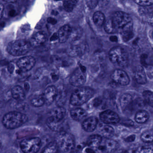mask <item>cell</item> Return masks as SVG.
Returning a JSON list of instances; mask_svg holds the SVG:
<instances>
[{
	"mask_svg": "<svg viewBox=\"0 0 153 153\" xmlns=\"http://www.w3.org/2000/svg\"><path fill=\"white\" fill-rule=\"evenodd\" d=\"M111 19L116 32L121 35L123 40L128 41L133 37V21L129 14L124 12H116Z\"/></svg>",
	"mask_w": 153,
	"mask_h": 153,
	"instance_id": "6da1fadb",
	"label": "cell"
},
{
	"mask_svg": "<svg viewBox=\"0 0 153 153\" xmlns=\"http://www.w3.org/2000/svg\"><path fill=\"white\" fill-rule=\"evenodd\" d=\"M28 117L23 113L18 111H11L6 113L2 119V124L7 129H15L19 127L28 121Z\"/></svg>",
	"mask_w": 153,
	"mask_h": 153,
	"instance_id": "7a4b0ae2",
	"label": "cell"
},
{
	"mask_svg": "<svg viewBox=\"0 0 153 153\" xmlns=\"http://www.w3.org/2000/svg\"><path fill=\"white\" fill-rule=\"evenodd\" d=\"M94 94V91L91 88L80 87L73 93L70 99V103L74 106H81L91 99Z\"/></svg>",
	"mask_w": 153,
	"mask_h": 153,
	"instance_id": "3957f363",
	"label": "cell"
},
{
	"mask_svg": "<svg viewBox=\"0 0 153 153\" xmlns=\"http://www.w3.org/2000/svg\"><path fill=\"white\" fill-rule=\"evenodd\" d=\"M31 47L30 42L24 39H18L11 41L8 44L7 51L13 56H20L28 53Z\"/></svg>",
	"mask_w": 153,
	"mask_h": 153,
	"instance_id": "277c9868",
	"label": "cell"
},
{
	"mask_svg": "<svg viewBox=\"0 0 153 153\" xmlns=\"http://www.w3.org/2000/svg\"><path fill=\"white\" fill-rule=\"evenodd\" d=\"M109 55L110 62L115 65L122 68L128 65V54L123 48L119 46L112 48L110 51Z\"/></svg>",
	"mask_w": 153,
	"mask_h": 153,
	"instance_id": "5b68a950",
	"label": "cell"
},
{
	"mask_svg": "<svg viewBox=\"0 0 153 153\" xmlns=\"http://www.w3.org/2000/svg\"><path fill=\"white\" fill-rule=\"evenodd\" d=\"M59 151L67 152L72 151L75 146L74 137L71 134L66 132H60L56 141Z\"/></svg>",
	"mask_w": 153,
	"mask_h": 153,
	"instance_id": "8992f818",
	"label": "cell"
},
{
	"mask_svg": "<svg viewBox=\"0 0 153 153\" xmlns=\"http://www.w3.org/2000/svg\"><path fill=\"white\" fill-rule=\"evenodd\" d=\"M41 146V140L37 137L25 138L20 143L21 150L23 153H37Z\"/></svg>",
	"mask_w": 153,
	"mask_h": 153,
	"instance_id": "52a82bcc",
	"label": "cell"
},
{
	"mask_svg": "<svg viewBox=\"0 0 153 153\" xmlns=\"http://www.w3.org/2000/svg\"><path fill=\"white\" fill-rule=\"evenodd\" d=\"M86 80V69L84 66H80L72 74L70 82L73 86L79 87L84 84Z\"/></svg>",
	"mask_w": 153,
	"mask_h": 153,
	"instance_id": "ba28073f",
	"label": "cell"
},
{
	"mask_svg": "<svg viewBox=\"0 0 153 153\" xmlns=\"http://www.w3.org/2000/svg\"><path fill=\"white\" fill-rule=\"evenodd\" d=\"M36 60L31 56L22 57L18 60L17 65L19 71L21 72H26L30 71L35 65Z\"/></svg>",
	"mask_w": 153,
	"mask_h": 153,
	"instance_id": "9c48e42d",
	"label": "cell"
},
{
	"mask_svg": "<svg viewBox=\"0 0 153 153\" xmlns=\"http://www.w3.org/2000/svg\"><path fill=\"white\" fill-rule=\"evenodd\" d=\"M118 147L117 142L112 139L106 138L102 139L101 143L98 148L102 153H112L117 150Z\"/></svg>",
	"mask_w": 153,
	"mask_h": 153,
	"instance_id": "30bf717a",
	"label": "cell"
},
{
	"mask_svg": "<svg viewBox=\"0 0 153 153\" xmlns=\"http://www.w3.org/2000/svg\"><path fill=\"white\" fill-rule=\"evenodd\" d=\"M111 79L116 83L122 85H127L130 82L129 76L126 73L121 70H116L112 73Z\"/></svg>",
	"mask_w": 153,
	"mask_h": 153,
	"instance_id": "8fae6325",
	"label": "cell"
},
{
	"mask_svg": "<svg viewBox=\"0 0 153 153\" xmlns=\"http://www.w3.org/2000/svg\"><path fill=\"white\" fill-rule=\"evenodd\" d=\"M101 120L106 124H116L119 122L120 118L118 115L111 110H106L100 115Z\"/></svg>",
	"mask_w": 153,
	"mask_h": 153,
	"instance_id": "7c38bea8",
	"label": "cell"
},
{
	"mask_svg": "<svg viewBox=\"0 0 153 153\" xmlns=\"http://www.w3.org/2000/svg\"><path fill=\"white\" fill-rule=\"evenodd\" d=\"M46 125L52 131L57 132H63L64 120H58L49 116L47 120Z\"/></svg>",
	"mask_w": 153,
	"mask_h": 153,
	"instance_id": "4fadbf2b",
	"label": "cell"
},
{
	"mask_svg": "<svg viewBox=\"0 0 153 153\" xmlns=\"http://www.w3.org/2000/svg\"><path fill=\"white\" fill-rule=\"evenodd\" d=\"M57 90V89L55 86L50 85L47 87L44 91L43 94L45 99V103L48 106L51 105L53 102L55 101Z\"/></svg>",
	"mask_w": 153,
	"mask_h": 153,
	"instance_id": "5bb4252c",
	"label": "cell"
},
{
	"mask_svg": "<svg viewBox=\"0 0 153 153\" xmlns=\"http://www.w3.org/2000/svg\"><path fill=\"white\" fill-rule=\"evenodd\" d=\"M72 30V28L68 25H64L60 28L57 33L58 40L60 43H64L69 39Z\"/></svg>",
	"mask_w": 153,
	"mask_h": 153,
	"instance_id": "9a60e30c",
	"label": "cell"
},
{
	"mask_svg": "<svg viewBox=\"0 0 153 153\" xmlns=\"http://www.w3.org/2000/svg\"><path fill=\"white\" fill-rule=\"evenodd\" d=\"M67 94L65 89L63 86H59L57 90L55 101L58 107H63L66 100Z\"/></svg>",
	"mask_w": 153,
	"mask_h": 153,
	"instance_id": "2e32d148",
	"label": "cell"
},
{
	"mask_svg": "<svg viewBox=\"0 0 153 153\" xmlns=\"http://www.w3.org/2000/svg\"><path fill=\"white\" fill-rule=\"evenodd\" d=\"M98 120L94 117H90L85 119L82 123V128L87 132L94 131L97 127Z\"/></svg>",
	"mask_w": 153,
	"mask_h": 153,
	"instance_id": "e0dca14e",
	"label": "cell"
},
{
	"mask_svg": "<svg viewBox=\"0 0 153 153\" xmlns=\"http://www.w3.org/2000/svg\"><path fill=\"white\" fill-rule=\"evenodd\" d=\"M46 40V36L44 32L39 31L33 35L31 38V45L34 46H39L43 45Z\"/></svg>",
	"mask_w": 153,
	"mask_h": 153,
	"instance_id": "ac0fdd59",
	"label": "cell"
},
{
	"mask_svg": "<svg viewBox=\"0 0 153 153\" xmlns=\"http://www.w3.org/2000/svg\"><path fill=\"white\" fill-rule=\"evenodd\" d=\"M70 115L73 120L77 121H80L86 117L87 112L81 108H75L70 111Z\"/></svg>",
	"mask_w": 153,
	"mask_h": 153,
	"instance_id": "d6986e66",
	"label": "cell"
},
{
	"mask_svg": "<svg viewBox=\"0 0 153 153\" xmlns=\"http://www.w3.org/2000/svg\"><path fill=\"white\" fill-rule=\"evenodd\" d=\"M11 94L13 99L18 101H22L25 99V94L23 89L19 85L13 87Z\"/></svg>",
	"mask_w": 153,
	"mask_h": 153,
	"instance_id": "ffe728a7",
	"label": "cell"
},
{
	"mask_svg": "<svg viewBox=\"0 0 153 153\" xmlns=\"http://www.w3.org/2000/svg\"><path fill=\"white\" fill-rule=\"evenodd\" d=\"M102 138L99 135L94 134L91 135L87 140L88 146L92 148H98L101 143Z\"/></svg>",
	"mask_w": 153,
	"mask_h": 153,
	"instance_id": "44dd1931",
	"label": "cell"
},
{
	"mask_svg": "<svg viewBox=\"0 0 153 153\" xmlns=\"http://www.w3.org/2000/svg\"><path fill=\"white\" fill-rule=\"evenodd\" d=\"M66 115V110L63 107H57L50 112V117L59 120H63Z\"/></svg>",
	"mask_w": 153,
	"mask_h": 153,
	"instance_id": "7402d4cb",
	"label": "cell"
},
{
	"mask_svg": "<svg viewBox=\"0 0 153 153\" xmlns=\"http://www.w3.org/2000/svg\"><path fill=\"white\" fill-rule=\"evenodd\" d=\"M83 36L82 30L79 27L72 28L69 39L72 43L79 41Z\"/></svg>",
	"mask_w": 153,
	"mask_h": 153,
	"instance_id": "603a6c76",
	"label": "cell"
},
{
	"mask_svg": "<svg viewBox=\"0 0 153 153\" xmlns=\"http://www.w3.org/2000/svg\"><path fill=\"white\" fill-rule=\"evenodd\" d=\"M134 78L137 82L140 84H145L147 82L146 75L143 68H139L135 72Z\"/></svg>",
	"mask_w": 153,
	"mask_h": 153,
	"instance_id": "cb8c5ba5",
	"label": "cell"
},
{
	"mask_svg": "<svg viewBox=\"0 0 153 153\" xmlns=\"http://www.w3.org/2000/svg\"><path fill=\"white\" fill-rule=\"evenodd\" d=\"M150 117L149 113L145 110H140L137 112L135 115L136 121L139 124H143L146 122Z\"/></svg>",
	"mask_w": 153,
	"mask_h": 153,
	"instance_id": "d4e9b609",
	"label": "cell"
},
{
	"mask_svg": "<svg viewBox=\"0 0 153 153\" xmlns=\"http://www.w3.org/2000/svg\"><path fill=\"white\" fill-rule=\"evenodd\" d=\"M45 103V99L43 94H37L34 96L31 100V105L35 107H41Z\"/></svg>",
	"mask_w": 153,
	"mask_h": 153,
	"instance_id": "484cf974",
	"label": "cell"
},
{
	"mask_svg": "<svg viewBox=\"0 0 153 153\" xmlns=\"http://www.w3.org/2000/svg\"><path fill=\"white\" fill-rule=\"evenodd\" d=\"M59 150L56 142L48 144L40 153H59Z\"/></svg>",
	"mask_w": 153,
	"mask_h": 153,
	"instance_id": "4316f807",
	"label": "cell"
},
{
	"mask_svg": "<svg viewBox=\"0 0 153 153\" xmlns=\"http://www.w3.org/2000/svg\"><path fill=\"white\" fill-rule=\"evenodd\" d=\"M93 21L96 26L101 27L105 21V16L102 12L97 11L93 15Z\"/></svg>",
	"mask_w": 153,
	"mask_h": 153,
	"instance_id": "83f0119b",
	"label": "cell"
},
{
	"mask_svg": "<svg viewBox=\"0 0 153 153\" xmlns=\"http://www.w3.org/2000/svg\"><path fill=\"white\" fill-rule=\"evenodd\" d=\"M132 102V97L129 94H124L120 97V105L123 108H125L129 106Z\"/></svg>",
	"mask_w": 153,
	"mask_h": 153,
	"instance_id": "f1b7e54d",
	"label": "cell"
},
{
	"mask_svg": "<svg viewBox=\"0 0 153 153\" xmlns=\"http://www.w3.org/2000/svg\"><path fill=\"white\" fill-rule=\"evenodd\" d=\"M101 133L106 138L112 136L114 133V129L112 127L108 125L102 126L100 128Z\"/></svg>",
	"mask_w": 153,
	"mask_h": 153,
	"instance_id": "f546056e",
	"label": "cell"
},
{
	"mask_svg": "<svg viewBox=\"0 0 153 153\" xmlns=\"http://www.w3.org/2000/svg\"><path fill=\"white\" fill-rule=\"evenodd\" d=\"M103 25H104V30L107 33H109V34L116 33L115 28H114L111 18H108V19L105 20Z\"/></svg>",
	"mask_w": 153,
	"mask_h": 153,
	"instance_id": "4dcf8cb0",
	"label": "cell"
},
{
	"mask_svg": "<svg viewBox=\"0 0 153 153\" xmlns=\"http://www.w3.org/2000/svg\"><path fill=\"white\" fill-rule=\"evenodd\" d=\"M77 3V0H65L63 4L64 9L66 11L71 12L76 6Z\"/></svg>",
	"mask_w": 153,
	"mask_h": 153,
	"instance_id": "1f68e13d",
	"label": "cell"
},
{
	"mask_svg": "<svg viewBox=\"0 0 153 153\" xmlns=\"http://www.w3.org/2000/svg\"><path fill=\"white\" fill-rule=\"evenodd\" d=\"M141 139L143 142L146 143L153 142V131H146L142 134Z\"/></svg>",
	"mask_w": 153,
	"mask_h": 153,
	"instance_id": "d6a6232c",
	"label": "cell"
},
{
	"mask_svg": "<svg viewBox=\"0 0 153 153\" xmlns=\"http://www.w3.org/2000/svg\"><path fill=\"white\" fill-rule=\"evenodd\" d=\"M145 100L151 107L153 108V92L151 91H145L143 93Z\"/></svg>",
	"mask_w": 153,
	"mask_h": 153,
	"instance_id": "836d02e7",
	"label": "cell"
},
{
	"mask_svg": "<svg viewBox=\"0 0 153 153\" xmlns=\"http://www.w3.org/2000/svg\"><path fill=\"white\" fill-rule=\"evenodd\" d=\"M133 153H153L152 146H142L134 150Z\"/></svg>",
	"mask_w": 153,
	"mask_h": 153,
	"instance_id": "e575fe53",
	"label": "cell"
},
{
	"mask_svg": "<svg viewBox=\"0 0 153 153\" xmlns=\"http://www.w3.org/2000/svg\"><path fill=\"white\" fill-rule=\"evenodd\" d=\"M138 5L142 6H150L153 4V0H135Z\"/></svg>",
	"mask_w": 153,
	"mask_h": 153,
	"instance_id": "d590c367",
	"label": "cell"
},
{
	"mask_svg": "<svg viewBox=\"0 0 153 153\" xmlns=\"http://www.w3.org/2000/svg\"><path fill=\"white\" fill-rule=\"evenodd\" d=\"M85 1L88 7L91 9H94L99 4V0H85Z\"/></svg>",
	"mask_w": 153,
	"mask_h": 153,
	"instance_id": "8d00e7d4",
	"label": "cell"
},
{
	"mask_svg": "<svg viewBox=\"0 0 153 153\" xmlns=\"http://www.w3.org/2000/svg\"><path fill=\"white\" fill-rule=\"evenodd\" d=\"M146 21L147 23L153 26V11L150 13L146 18Z\"/></svg>",
	"mask_w": 153,
	"mask_h": 153,
	"instance_id": "74e56055",
	"label": "cell"
},
{
	"mask_svg": "<svg viewBox=\"0 0 153 153\" xmlns=\"http://www.w3.org/2000/svg\"><path fill=\"white\" fill-rule=\"evenodd\" d=\"M136 138V136L135 135H131L125 138V141L128 143H131L135 141Z\"/></svg>",
	"mask_w": 153,
	"mask_h": 153,
	"instance_id": "f35d334b",
	"label": "cell"
},
{
	"mask_svg": "<svg viewBox=\"0 0 153 153\" xmlns=\"http://www.w3.org/2000/svg\"><path fill=\"white\" fill-rule=\"evenodd\" d=\"M102 102V100L100 98H96V99L93 100V106L95 107H98L101 105Z\"/></svg>",
	"mask_w": 153,
	"mask_h": 153,
	"instance_id": "ab89813d",
	"label": "cell"
},
{
	"mask_svg": "<svg viewBox=\"0 0 153 153\" xmlns=\"http://www.w3.org/2000/svg\"><path fill=\"white\" fill-rule=\"evenodd\" d=\"M109 1L110 0H99V4L101 7H104L108 4Z\"/></svg>",
	"mask_w": 153,
	"mask_h": 153,
	"instance_id": "60d3db41",
	"label": "cell"
},
{
	"mask_svg": "<svg viewBox=\"0 0 153 153\" xmlns=\"http://www.w3.org/2000/svg\"><path fill=\"white\" fill-rule=\"evenodd\" d=\"M82 153H96L93 150L92 148L88 146L84 148L82 151Z\"/></svg>",
	"mask_w": 153,
	"mask_h": 153,
	"instance_id": "b9f144b4",
	"label": "cell"
},
{
	"mask_svg": "<svg viewBox=\"0 0 153 153\" xmlns=\"http://www.w3.org/2000/svg\"><path fill=\"white\" fill-rule=\"evenodd\" d=\"M47 21L49 23L52 24V25H55L57 22V21L56 19H54L53 18H51V17H49L47 19Z\"/></svg>",
	"mask_w": 153,
	"mask_h": 153,
	"instance_id": "7bdbcfd3",
	"label": "cell"
},
{
	"mask_svg": "<svg viewBox=\"0 0 153 153\" xmlns=\"http://www.w3.org/2000/svg\"><path fill=\"white\" fill-rule=\"evenodd\" d=\"M58 39V35H57V34H56V33H55V34H54L53 36L51 37V41H54V40H56V39Z\"/></svg>",
	"mask_w": 153,
	"mask_h": 153,
	"instance_id": "ee69618b",
	"label": "cell"
},
{
	"mask_svg": "<svg viewBox=\"0 0 153 153\" xmlns=\"http://www.w3.org/2000/svg\"><path fill=\"white\" fill-rule=\"evenodd\" d=\"M110 39L112 42H117L118 41V38L116 36H111L110 38Z\"/></svg>",
	"mask_w": 153,
	"mask_h": 153,
	"instance_id": "f6af8a7d",
	"label": "cell"
},
{
	"mask_svg": "<svg viewBox=\"0 0 153 153\" xmlns=\"http://www.w3.org/2000/svg\"><path fill=\"white\" fill-rule=\"evenodd\" d=\"M4 6H3L2 4H1V11H0V15H1V19L2 17L3 14L4 10Z\"/></svg>",
	"mask_w": 153,
	"mask_h": 153,
	"instance_id": "bcb514c9",
	"label": "cell"
},
{
	"mask_svg": "<svg viewBox=\"0 0 153 153\" xmlns=\"http://www.w3.org/2000/svg\"><path fill=\"white\" fill-rule=\"evenodd\" d=\"M24 88H25V90L26 91H28L29 89V85L28 84V83H26L24 84Z\"/></svg>",
	"mask_w": 153,
	"mask_h": 153,
	"instance_id": "7dc6e473",
	"label": "cell"
},
{
	"mask_svg": "<svg viewBox=\"0 0 153 153\" xmlns=\"http://www.w3.org/2000/svg\"><path fill=\"white\" fill-rule=\"evenodd\" d=\"M2 1H4L5 2H6L12 3L14 2L17 1V0H2Z\"/></svg>",
	"mask_w": 153,
	"mask_h": 153,
	"instance_id": "c3c4849f",
	"label": "cell"
},
{
	"mask_svg": "<svg viewBox=\"0 0 153 153\" xmlns=\"http://www.w3.org/2000/svg\"><path fill=\"white\" fill-rule=\"evenodd\" d=\"M116 153H128V152H127L125 150H120V151H118Z\"/></svg>",
	"mask_w": 153,
	"mask_h": 153,
	"instance_id": "681fc988",
	"label": "cell"
},
{
	"mask_svg": "<svg viewBox=\"0 0 153 153\" xmlns=\"http://www.w3.org/2000/svg\"><path fill=\"white\" fill-rule=\"evenodd\" d=\"M152 37H153V33H152Z\"/></svg>",
	"mask_w": 153,
	"mask_h": 153,
	"instance_id": "f907efd6",
	"label": "cell"
}]
</instances>
